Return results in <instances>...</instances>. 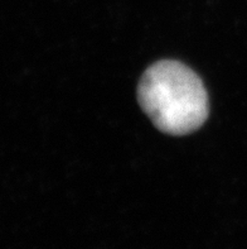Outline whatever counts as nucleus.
<instances>
[{"label":"nucleus","instance_id":"1","mask_svg":"<svg viewBox=\"0 0 247 249\" xmlns=\"http://www.w3.org/2000/svg\"><path fill=\"white\" fill-rule=\"evenodd\" d=\"M138 98L158 129L172 136L197 130L208 115L203 84L177 61H160L149 67L139 84Z\"/></svg>","mask_w":247,"mask_h":249}]
</instances>
